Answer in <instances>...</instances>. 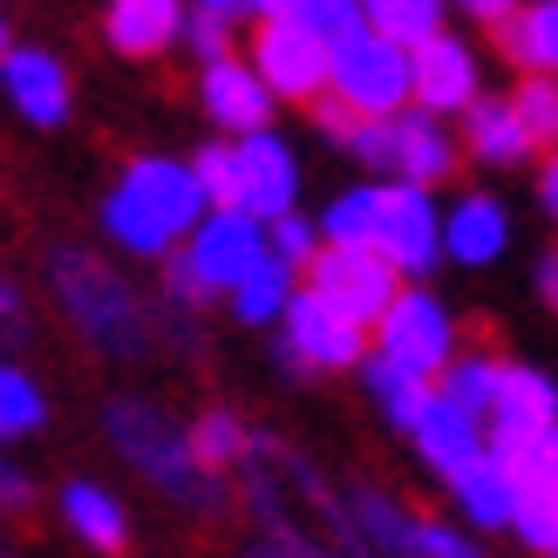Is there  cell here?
I'll list each match as a JSON object with an SVG mask.
<instances>
[{"instance_id": "obj_4", "label": "cell", "mask_w": 558, "mask_h": 558, "mask_svg": "<svg viewBox=\"0 0 558 558\" xmlns=\"http://www.w3.org/2000/svg\"><path fill=\"white\" fill-rule=\"evenodd\" d=\"M333 89H341L361 117H396L415 102V54L381 35V27H361L333 48Z\"/></svg>"}, {"instance_id": "obj_12", "label": "cell", "mask_w": 558, "mask_h": 558, "mask_svg": "<svg viewBox=\"0 0 558 558\" xmlns=\"http://www.w3.org/2000/svg\"><path fill=\"white\" fill-rule=\"evenodd\" d=\"M551 423H558V388H551L538 368H511V361H505V375H497V396H490V409H484L490 450L511 463L524 442H538Z\"/></svg>"}, {"instance_id": "obj_35", "label": "cell", "mask_w": 558, "mask_h": 558, "mask_svg": "<svg viewBox=\"0 0 558 558\" xmlns=\"http://www.w3.org/2000/svg\"><path fill=\"white\" fill-rule=\"evenodd\" d=\"M402 551H415V558H470V538H457L450 524L409 518V538H402Z\"/></svg>"}, {"instance_id": "obj_46", "label": "cell", "mask_w": 558, "mask_h": 558, "mask_svg": "<svg viewBox=\"0 0 558 558\" xmlns=\"http://www.w3.org/2000/svg\"><path fill=\"white\" fill-rule=\"evenodd\" d=\"M253 8H259V14H287V8H293V0H253Z\"/></svg>"}, {"instance_id": "obj_43", "label": "cell", "mask_w": 558, "mask_h": 558, "mask_svg": "<svg viewBox=\"0 0 558 558\" xmlns=\"http://www.w3.org/2000/svg\"><path fill=\"white\" fill-rule=\"evenodd\" d=\"M538 300H545L551 314H558V253H551V259L538 266Z\"/></svg>"}, {"instance_id": "obj_7", "label": "cell", "mask_w": 558, "mask_h": 558, "mask_svg": "<svg viewBox=\"0 0 558 558\" xmlns=\"http://www.w3.org/2000/svg\"><path fill=\"white\" fill-rule=\"evenodd\" d=\"M287 354L300 368H361V354H368V320H354L348 306H333L327 293H293L287 300Z\"/></svg>"}, {"instance_id": "obj_22", "label": "cell", "mask_w": 558, "mask_h": 558, "mask_svg": "<svg viewBox=\"0 0 558 558\" xmlns=\"http://www.w3.org/2000/svg\"><path fill=\"white\" fill-rule=\"evenodd\" d=\"M450 163H457V144H450L436 109H423V102L396 109V178L436 184V178H450Z\"/></svg>"}, {"instance_id": "obj_40", "label": "cell", "mask_w": 558, "mask_h": 558, "mask_svg": "<svg viewBox=\"0 0 558 558\" xmlns=\"http://www.w3.org/2000/svg\"><path fill=\"white\" fill-rule=\"evenodd\" d=\"M27 497H35V490H27V477H21L14 463H0V511H27Z\"/></svg>"}, {"instance_id": "obj_42", "label": "cell", "mask_w": 558, "mask_h": 558, "mask_svg": "<svg viewBox=\"0 0 558 558\" xmlns=\"http://www.w3.org/2000/svg\"><path fill=\"white\" fill-rule=\"evenodd\" d=\"M538 205H545V211L558 218V157H551L545 171H538Z\"/></svg>"}, {"instance_id": "obj_27", "label": "cell", "mask_w": 558, "mask_h": 558, "mask_svg": "<svg viewBox=\"0 0 558 558\" xmlns=\"http://www.w3.org/2000/svg\"><path fill=\"white\" fill-rule=\"evenodd\" d=\"M191 450H198L205 470H239L253 457V429H245L232 409H205L198 423H191Z\"/></svg>"}, {"instance_id": "obj_14", "label": "cell", "mask_w": 558, "mask_h": 558, "mask_svg": "<svg viewBox=\"0 0 558 558\" xmlns=\"http://www.w3.org/2000/svg\"><path fill=\"white\" fill-rule=\"evenodd\" d=\"M409 436H415V457H423L442 484H450L470 457H484V450H490L484 415H477V409H463L442 381H436V396H429V409H423V415H415V429H409Z\"/></svg>"}, {"instance_id": "obj_20", "label": "cell", "mask_w": 558, "mask_h": 558, "mask_svg": "<svg viewBox=\"0 0 558 558\" xmlns=\"http://www.w3.org/2000/svg\"><path fill=\"white\" fill-rule=\"evenodd\" d=\"M450 497H457V511L477 524V532H505L511 511H518V477H511V463L497 450H484V457H470L450 477Z\"/></svg>"}, {"instance_id": "obj_21", "label": "cell", "mask_w": 558, "mask_h": 558, "mask_svg": "<svg viewBox=\"0 0 558 558\" xmlns=\"http://www.w3.org/2000/svg\"><path fill=\"white\" fill-rule=\"evenodd\" d=\"M505 245H511V218L497 198H484V191L457 198L450 218H442V253L457 266H490V259H505Z\"/></svg>"}, {"instance_id": "obj_13", "label": "cell", "mask_w": 558, "mask_h": 558, "mask_svg": "<svg viewBox=\"0 0 558 558\" xmlns=\"http://www.w3.org/2000/svg\"><path fill=\"white\" fill-rule=\"evenodd\" d=\"M511 477H518L511 532L532 545V551H558V423L511 457Z\"/></svg>"}, {"instance_id": "obj_19", "label": "cell", "mask_w": 558, "mask_h": 558, "mask_svg": "<svg viewBox=\"0 0 558 558\" xmlns=\"http://www.w3.org/2000/svg\"><path fill=\"white\" fill-rule=\"evenodd\" d=\"M102 35L117 54H130V62H150V54H163L184 35V8L178 0H109Z\"/></svg>"}, {"instance_id": "obj_3", "label": "cell", "mask_w": 558, "mask_h": 558, "mask_svg": "<svg viewBox=\"0 0 558 558\" xmlns=\"http://www.w3.org/2000/svg\"><path fill=\"white\" fill-rule=\"evenodd\" d=\"M54 293H62L69 320L89 333L102 354H144L150 348L144 300H136V287L117 266H102L89 253H54Z\"/></svg>"}, {"instance_id": "obj_11", "label": "cell", "mask_w": 558, "mask_h": 558, "mask_svg": "<svg viewBox=\"0 0 558 558\" xmlns=\"http://www.w3.org/2000/svg\"><path fill=\"white\" fill-rule=\"evenodd\" d=\"M375 245L402 272H429L442 259V211L429 205V184L396 178L381 184V211H375Z\"/></svg>"}, {"instance_id": "obj_41", "label": "cell", "mask_w": 558, "mask_h": 558, "mask_svg": "<svg viewBox=\"0 0 558 558\" xmlns=\"http://www.w3.org/2000/svg\"><path fill=\"white\" fill-rule=\"evenodd\" d=\"M457 8H463V14H477V21H490V27H497V21H505V14L518 8V0H457Z\"/></svg>"}, {"instance_id": "obj_30", "label": "cell", "mask_w": 558, "mask_h": 558, "mask_svg": "<svg viewBox=\"0 0 558 558\" xmlns=\"http://www.w3.org/2000/svg\"><path fill=\"white\" fill-rule=\"evenodd\" d=\"M368 8V27H381V35H396L402 48L429 41L442 27V0H361Z\"/></svg>"}, {"instance_id": "obj_23", "label": "cell", "mask_w": 558, "mask_h": 558, "mask_svg": "<svg viewBox=\"0 0 558 558\" xmlns=\"http://www.w3.org/2000/svg\"><path fill=\"white\" fill-rule=\"evenodd\" d=\"M62 518H69V532H75L82 545H96V551H123V545H130L123 505H117L102 484H89V477H69V484H62Z\"/></svg>"}, {"instance_id": "obj_26", "label": "cell", "mask_w": 558, "mask_h": 558, "mask_svg": "<svg viewBox=\"0 0 558 558\" xmlns=\"http://www.w3.org/2000/svg\"><path fill=\"white\" fill-rule=\"evenodd\" d=\"M497 27H505V48H511V62L558 75V0H532V8H511V14L497 21Z\"/></svg>"}, {"instance_id": "obj_5", "label": "cell", "mask_w": 558, "mask_h": 558, "mask_svg": "<svg viewBox=\"0 0 558 558\" xmlns=\"http://www.w3.org/2000/svg\"><path fill=\"white\" fill-rule=\"evenodd\" d=\"M266 245H272V239H266V218L239 211V205H211L198 226H191L184 253H171V259L198 279V293L211 300V293H232L239 279H245V266H253Z\"/></svg>"}, {"instance_id": "obj_24", "label": "cell", "mask_w": 558, "mask_h": 558, "mask_svg": "<svg viewBox=\"0 0 558 558\" xmlns=\"http://www.w3.org/2000/svg\"><path fill=\"white\" fill-rule=\"evenodd\" d=\"M368 396H375V409L388 415V423H396L402 436L415 429V415L429 409V396H436V375H423V368H409V361H388V354H375L368 361Z\"/></svg>"}, {"instance_id": "obj_6", "label": "cell", "mask_w": 558, "mask_h": 558, "mask_svg": "<svg viewBox=\"0 0 558 558\" xmlns=\"http://www.w3.org/2000/svg\"><path fill=\"white\" fill-rule=\"evenodd\" d=\"M253 62L272 82L279 102H314L333 82V48L306 21H293V14H266V27L253 35Z\"/></svg>"}, {"instance_id": "obj_31", "label": "cell", "mask_w": 558, "mask_h": 558, "mask_svg": "<svg viewBox=\"0 0 558 558\" xmlns=\"http://www.w3.org/2000/svg\"><path fill=\"white\" fill-rule=\"evenodd\" d=\"M511 102H518L524 130H532V144H538V150H558V75L532 69V75H524V89H518Z\"/></svg>"}, {"instance_id": "obj_45", "label": "cell", "mask_w": 558, "mask_h": 558, "mask_svg": "<svg viewBox=\"0 0 558 558\" xmlns=\"http://www.w3.org/2000/svg\"><path fill=\"white\" fill-rule=\"evenodd\" d=\"M198 8H211V14H226V21H232V14H245V8H253V0H198Z\"/></svg>"}, {"instance_id": "obj_8", "label": "cell", "mask_w": 558, "mask_h": 558, "mask_svg": "<svg viewBox=\"0 0 558 558\" xmlns=\"http://www.w3.org/2000/svg\"><path fill=\"white\" fill-rule=\"evenodd\" d=\"M306 272H314V293H327L333 306H348V314L368 320V327L381 320V306L402 293V287H396L402 266L388 259L381 245H333V239H327L320 253L306 259Z\"/></svg>"}, {"instance_id": "obj_9", "label": "cell", "mask_w": 558, "mask_h": 558, "mask_svg": "<svg viewBox=\"0 0 558 558\" xmlns=\"http://www.w3.org/2000/svg\"><path fill=\"white\" fill-rule=\"evenodd\" d=\"M375 354L409 361V368H423V375H442L450 354H457L450 306H442L436 293H396L381 306V320H375Z\"/></svg>"}, {"instance_id": "obj_44", "label": "cell", "mask_w": 558, "mask_h": 558, "mask_svg": "<svg viewBox=\"0 0 558 558\" xmlns=\"http://www.w3.org/2000/svg\"><path fill=\"white\" fill-rule=\"evenodd\" d=\"M0 327H21V293L0 279Z\"/></svg>"}, {"instance_id": "obj_28", "label": "cell", "mask_w": 558, "mask_h": 558, "mask_svg": "<svg viewBox=\"0 0 558 558\" xmlns=\"http://www.w3.org/2000/svg\"><path fill=\"white\" fill-rule=\"evenodd\" d=\"M48 423V396L35 388V375L14 368V361H0V436H35Z\"/></svg>"}, {"instance_id": "obj_36", "label": "cell", "mask_w": 558, "mask_h": 558, "mask_svg": "<svg viewBox=\"0 0 558 558\" xmlns=\"http://www.w3.org/2000/svg\"><path fill=\"white\" fill-rule=\"evenodd\" d=\"M266 239H272V253H287L293 266H306V259H314V253H320V239H314V226H306V218H300V211H279Z\"/></svg>"}, {"instance_id": "obj_34", "label": "cell", "mask_w": 558, "mask_h": 558, "mask_svg": "<svg viewBox=\"0 0 558 558\" xmlns=\"http://www.w3.org/2000/svg\"><path fill=\"white\" fill-rule=\"evenodd\" d=\"M348 150H354V163H368V171H396V117H361Z\"/></svg>"}, {"instance_id": "obj_39", "label": "cell", "mask_w": 558, "mask_h": 558, "mask_svg": "<svg viewBox=\"0 0 558 558\" xmlns=\"http://www.w3.org/2000/svg\"><path fill=\"white\" fill-rule=\"evenodd\" d=\"M191 163H198V178H205V191H211V205H232V144H205Z\"/></svg>"}, {"instance_id": "obj_17", "label": "cell", "mask_w": 558, "mask_h": 558, "mask_svg": "<svg viewBox=\"0 0 558 558\" xmlns=\"http://www.w3.org/2000/svg\"><path fill=\"white\" fill-rule=\"evenodd\" d=\"M198 96H205V117L218 123V130H232V136H245V130H266V117H272V82L259 75V62H232V54H218V62H205V82H198Z\"/></svg>"}, {"instance_id": "obj_33", "label": "cell", "mask_w": 558, "mask_h": 558, "mask_svg": "<svg viewBox=\"0 0 558 558\" xmlns=\"http://www.w3.org/2000/svg\"><path fill=\"white\" fill-rule=\"evenodd\" d=\"M287 14L306 21L327 48H341L348 35H361V27H368V8H361V0H293Z\"/></svg>"}, {"instance_id": "obj_32", "label": "cell", "mask_w": 558, "mask_h": 558, "mask_svg": "<svg viewBox=\"0 0 558 558\" xmlns=\"http://www.w3.org/2000/svg\"><path fill=\"white\" fill-rule=\"evenodd\" d=\"M497 375H505V361L497 354H450V368H442V388L463 402V409H490V396H497Z\"/></svg>"}, {"instance_id": "obj_15", "label": "cell", "mask_w": 558, "mask_h": 558, "mask_svg": "<svg viewBox=\"0 0 558 558\" xmlns=\"http://www.w3.org/2000/svg\"><path fill=\"white\" fill-rule=\"evenodd\" d=\"M0 96L14 102V117H27L35 130H54V123H69V69L54 62L48 48H8L0 54Z\"/></svg>"}, {"instance_id": "obj_47", "label": "cell", "mask_w": 558, "mask_h": 558, "mask_svg": "<svg viewBox=\"0 0 558 558\" xmlns=\"http://www.w3.org/2000/svg\"><path fill=\"white\" fill-rule=\"evenodd\" d=\"M0 54H8V21H0Z\"/></svg>"}, {"instance_id": "obj_2", "label": "cell", "mask_w": 558, "mask_h": 558, "mask_svg": "<svg viewBox=\"0 0 558 558\" xmlns=\"http://www.w3.org/2000/svg\"><path fill=\"white\" fill-rule=\"evenodd\" d=\"M102 423H109V442L144 470V477L163 490V497H178V505L191 511H218L226 497H218V470L198 463V450H191V429H178V415L163 409V402H144V396H123V402H109L102 409Z\"/></svg>"}, {"instance_id": "obj_38", "label": "cell", "mask_w": 558, "mask_h": 558, "mask_svg": "<svg viewBox=\"0 0 558 558\" xmlns=\"http://www.w3.org/2000/svg\"><path fill=\"white\" fill-rule=\"evenodd\" d=\"M314 123L333 136V144H348V136H354V123H361V109L341 96V89H333V82H327V89L314 96Z\"/></svg>"}, {"instance_id": "obj_10", "label": "cell", "mask_w": 558, "mask_h": 558, "mask_svg": "<svg viewBox=\"0 0 558 558\" xmlns=\"http://www.w3.org/2000/svg\"><path fill=\"white\" fill-rule=\"evenodd\" d=\"M293 198H300V157H293V144L272 136V130H245L232 144V205L272 226L279 211H293Z\"/></svg>"}, {"instance_id": "obj_18", "label": "cell", "mask_w": 558, "mask_h": 558, "mask_svg": "<svg viewBox=\"0 0 558 558\" xmlns=\"http://www.w3.org/2000/svg\"><path fill=\"white\" fill-rule=\"evenodd\" d=\"M463 150L477 157V163L511 171V163H524L538 144H532V130H524V117H518L511 96H477V102L463 109Z\"/></svg>"}, {"instance_id": "obj_25", "label": "cell", "mask_w": 558, "mask_h": 558, "mask_svg": "<svg viewBox=\"0 0 558 558\" xmlns=\"http://www.w3.org/2000/svg\"><path fill=\"white\" fill-rule=\"evenodd\" d=\"M287 300H293V259L266 245V253L245 266V279L232 287V314H239V320H253V327H266V320L287 314Z\"/></svg>"}, {"instance_id": "obj_16", "label": "cell", "mask_w": 558, "mask_h": 558, "mask_svg": "<svg viewBox=\"0 0 558 558\" xmlns=\"http://www.w3.org/2000/svg\"><path fill=\"white\" fill-rule=\"evenodd\" d=\"M415 102L436 109V117H463L470 102H477V54H470V41L457 35H436L429 41H415Z\"/></svg>"}, {"instance_id": "obj_37", "label": "cell", "mask_w": 558, "mask_h": 558, "mask_svg": "<svg viewBox=\"0 0 558 558\" xmlns=\"http://www.w3.org/2000/svg\"><path fill=\"white\" fill-rule=\"evenodd\" d=\"M184 41L198 48V62H218V54H232V35H226V14H211V8H198V14H184Z\"/></svg>"}, {"instance_id": "obj_29", "label": "cell", "mask_w": 558, "mask_h": 558, "mask_svg": "<svg viewBox=\"0 0 558 558\" xmlns=\"http://www.w3.org/2000/svg\"><path fill=\"white\" fill-rule=\"evenodd\" d=\"M375 211H381V184H354V191H341V198L327 205L320 239H333V245H375Z\"/></svg>"}, {"instance_id": "obj_1", "label": "cell", "mask_w": 558, "mask_h": 558, "mask_svg": "<svg viewBox=\"0 0 558 558\" xmlns=\"http://www.w3.org/2000/svg\"><path fill=\"white\" fill-rule=\"evenodd\" d=\"M211 211V191L198 178V163H178V157H136L130 171L109 184L102 198V226L109 239L136 259H163L191 239V226Z\"/></svg>"}]
</instances>
